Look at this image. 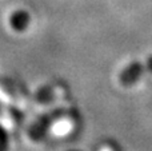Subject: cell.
<instances>
[{
  "label": "cell",
  "instance_id": "1",
  "mask_svg": "<svg viewBox=\"0 0 152 151\" xmlns=\"http://www.w3.org/2000/svg\"><path fill=\"white\" fill-rule=\"evenodd\" d=\"M144 71L152 72V58L148 59L145 63H132L128 68H126L121 74V82L123 84H131L137 80Z\"/></svg>",
  "mask_w": 152,
  "mask_h": 151
}]
</instances>
